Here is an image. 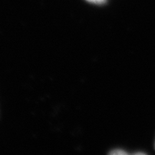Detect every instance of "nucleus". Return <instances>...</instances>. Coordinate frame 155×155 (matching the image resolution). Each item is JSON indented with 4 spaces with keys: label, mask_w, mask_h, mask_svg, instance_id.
Masks as SVG:
<instances>
[{
    "label": "nucleus",
    "mask_w": 155,
    "mask_h": 155,
    "mask_svg": "<svg viewBox=\"0 0 155 155\" xmlns=\"http://www.w3.org/2000/svg\"><path fill=\"white\" fill-rule=\"evenodd\" d=\"M88 1L91 2H94V3H101L104 2V1L105 0H88Z\"/></svg>",
    "instance_id": "nucleus-2"
},
{
    "label": "nucleus",
    "mask_w": 155,
    "mask_h": 155,
    "mask_svg": "<svg viewBox=\"0 0 155 155\" xmlns=\"http://www.w3.org/2000/svg\"><path fill=\"white\" fill-rule=\"evenodd\" d=\"M109 154L111 155H127L129 154V153L125 152L123 150H119L118 149V150H114L111 151V152H110Z\"/></svg>",
    "instance_id": "nucleus-1"
}]
</instances>
